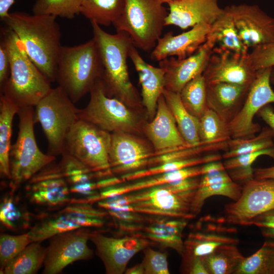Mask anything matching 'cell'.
<instances>
[{
	"label": "cell",
	"instance_id": "cell-4",
	"mask_svg": "<svg viewBox=\"0 0 274 274\" xmlns=\"http://www.w3.org/2000/svg\"><path fill=\"white\" fill-rule=\"evenodd\" d=\"M196 190L177 193L167 183L106 198L98 204L108 210L190 219L195 217L192 212V203Z\"/></svg>",
	"mask_w": 274,
	"mask_h": 274
},
{
	"label": "cell",
	"instance_id": "cell-56",
	"mask_svg": "<svg viewBox=\"0 0 274 274\" xmlns=\"http://www.w3.org/2000/svg\"><path fill=\"white\" fill-rule=\"evenodd\" d=\"M126 274H145L144 268L142 263L128 268L126 271Z\"/></svg>",
	"mask_w": 274,
	"mask_h": 274
},
{
	"label": "cell",
	"instance_id": "cell-7",
	"mask_svg": "<svg viewBox=\"0 0 274 274\" xmlns=\"http://www.w3.org/2000/svg\"><path fill=\"white\" fill-rule=\"evenodd\" d=\"M168 12L159 0H125L122 14L113 24L123 32L134 45L149 52L161 37Z\"/></svg>",
	"mask_w": 274,
	"mask_h": 274
},
{
	"label": "cell",
	"instance_id": "cell-34",
	"mask_svg": "<svg viewBox=\"0 0 274 274\" xmlns=\"http://www.w3.org/2000/svg\"><path fill=\"white\" fill-rule=\"evenodd\" d=\"M46 249L39 242H32L15 257L3 269L5 274H32L44 263Z\"/></svg>",
	"mask_w": 274,
	"mask_h": 274
},
{
	"label": "cell",
	"instance_id": "cell-2",
	"mask_svg": "<svg viewBox=\"0 0 274 274\" xmlns=\"http://www.w3.org/2000/svg\"><path fill=\"white\" fill-rule=\"evenodd\" d=\"M90 22L100 62L99 79L107 94L142 113V99L130 81L127 64L132 41L125 32L111 34L96 23Z\"/></svg>",
	"mask_w": 274,
	"mask_h": 274
},
{
	"label": "cell",
	"instance_id": "cell-14",
	"mask_svg": "<svg viewBox=\"0 0 274 274\" xmlns=\"http://www.w3.org/2000/svg\"><path fill=\"white\" fill-rule=\"evenodd\" d=\"M225 8L230 14L241 40L248 49L274 41V18L259 6L242 4Z\"/></svg>",
	"mask_w": 274,
	"mask_h": 274
},
{
	"label": "cell",
	"instance_id": "cell-46",
	"mask_svg": "<svg viewBox=\"0 0 274 274\" xmlns=\"http://www.w3.org/2000/svg\"><path fill=\"white\" fill-rule=\"evenodd\" d=\"M10 73V58L8 49L4 38L0 43V87L8 80Z\"/></svg>",
	"mask_w": 274,
	"mask_h": 274
},
{
	"label": "cell",
	"instance_id": "cell-13",
	"mask_svg": "<svg viewBox=\"0 0 274 274\" xmlns=\"http://www.w3.org/2000/svg\"><path fill=\"white\" fill-rule=\"evenodd\" d=\"M156 156L150 142L140 135L111 133L109 162L113 173L122 175L146 168L149 159Z\"/></svg>",
	"mask_w": 274,
	"mask_h": 274
},
{
	"label": "cell",
	"instance_id": "cell-57",
	"mask_svg": "<svg viewBox=\"0 0 274 274\" xmlns=\"http://www.w3.org/2000/svg\"><path fill=\"white\" fill-rule=\"evenodd\" d=\"M261 233L264 237L274 238V228H262Z\"/></svg>",
	"mask_w": 274,
	"mask_h": 274
},
{
	"label": "cell",
	"instance_id": "cell-12",
	"mask_svg": "<svg viewBox=\"0 0 274 274\" xmlns=\"http://www.w3.org/2000/svg\"><path fill=\"white\" fill-rule=\"evenodd\" d=\"M274 209V179L253 178L245 183L239 198L225 207V220L248 225L255 217Z\"/></svg>",
	"mask_w": 274,
	"mask_h": 274
},
{
	"label": "cell",
	"instance_id": "cell-23",
	"mask_svg": "<svg viewBox=\"0 0 274 274\" xmlns=\"http://www.w3.org/2000/svg\"><path fill=\"white\" fill-rule=\"evenodd\" d=\"M210 26L201 23L178 35L172 31L166 33L152 50L151 59L159 61L172 56L182 59L193 54L206 42Z\"/></svg>",
	"mask_w": 274,
	"mask_h": 274
},
{
	"label": "cell",
	"instance_id": "cell-38",
	"mask_svg": "<svg viewBox=\"0 0 274 274\" xmlns=\"http://www.w3.org/2000/svg\"><path fill=\"white\" fill-rule=\"evenodd\" d=\"M180 96L186 110L199 119L207 107L206 83L203 75L188 82L180 91Z\"/></svg>",
	"mask_w": 274,
	"mask_h": 274
},
{
	"label": "cell",
	"instance_id": "cell-37",
	"mask_svg": "<svg viewBox=\"0 0 274 274\" xmlns=\"http://www.w3.org/2000/svg\"><path fill=\"white\" fill-rule=\"evenodd\" d=\"M198 133L203 144L226 142L231 139L228 123L208 107L199 119Z\"/></svg>",
	"mask_w": 274,
	"mask_h": 274
},
{
	"label": "cell",
	"instance_id": "cell-51",
	"mask_svg": "<svg viewBox=\"0 0 274 274\" xmlns=\"http://www.w3.org/2000/svg\"><path fill=\"white\" fill-rule=\"evenodd\" d=\"M254 178L274 179V166L255 169L254 170Z\"/></svg>",
	"mask_w": 274,
	"mask_h": 274
},
{
	"label": "cell",
	"instance_id": "cell-52",
	"mask_svg": "<svg viewBox=\"0 0 274 274\" xmlns=\"http://www.w3.org/2000/svg\"><path fill=\"white\" fill-rule=\"evenodd\" d=\"M15 0H0V18L3 21L9 14V10Z\"/></svg>",
	"mask_w": 274,
	"mask_h": 274
},
{
	"label": "cell",
	"instance_id": "cell-27",
	"mask_svg": "<svg viewBox=\"0 0 274 274\" xmlns=\"http://www.w3.org/2000/svg\"><path fill=\"white\" fill-rule=\"evenodd\" d=\"M201 175L202 165L183 168L149 177L127 185L110 187L101 192L100 197L105 199Z\"/></svg>",
	"mask_w": 274,
	"mask_h": 274
},
{
	"label": "cell",
	"instance_id": "cell-19",
	"mask_svg": "<svg viewBox=\"0 0 274 274\" xmlns=\"http://www.w3.org/2000/svg\"><path fill=\"white\" fill-rule=\"evenodd\" d=\"M201 176L192 203V212L195 216L210 197L221 195L234 201L240 197L243 188L234 182L223 163L219 160L203 164Z\"/></svg>",
	"mask_w": 274,
	"mask_h": 274
},
{
	"label": "cell",
	"instance_id": "cell-31",
	"mask_svg": "<svg viewBox=\"0 0 274 274\" xmlns=\"http://www.w3.org/2000/svg\"><path fill=\"white\" fill-rule=\"evenodd\" d=\"M125 0H81L80 13L100 26L113 24L122 13Z\"/></svg>",
	"mask_w": 274,
	"mask_h": 274
},
{
	"label": "cell",
	"instance_id": "cell-59",
	"mask_svg": "<svg viewBox=\"0 0 274 274\" xmlns=\"http://www.w3.org/2000/svg\"><path fill=\"white\" fill-rule=\"evenodd\" d=\"M160 3H161L162 4H164V3H168L169 2H175V1H183V0H159Z\"/></svg>",
	"mask_w": 274,
	"mask_h": 274
},
{
	"label": "cell",
	"instance_id": "cell-53",
	"mask_svg": "<svg viewBox=\"0 0 274 274\" xmlns=\"http://www.w3.org/2000/svg\"><path fill=\"white\" fill-rule=\"evenodd\" d=\"M120 178H112L102 180L96 183L97 187H108L121 183Z\"/></svg>",
	"mask_w": 274,
	"mask_h": 274
},
{
	"label": "cell",
	"instance_id": "cell-26",
	"mask_svg": "<svg viewBox=\"0 0 274 274\" xmlns=\"http://www.w3.org/2000/svg\"><path fill=\"white\" fill-rule=\"evenodd\" d=\"M204 44L213 53L231 52L247 55L249 49L241 40L232 17L225 8L210 26Z\"/></svg>",
	"mask_w": 274,
	"mask_h": 274
},
{
	"label": "cell",
	"instance_id": "cell-16",
	"mask_svg": "<svg viewBox=\"0 0 274 274\" xmlns=\"http://www.w3.org/2000/svg\"><path fill=\"white\" fill-rule=\"evenodd\" d=\"M248 54L213 53L202 74L206 84L224 82L249 86L257 71L253 68Z\"/></svg>",
	"mask_w": 274,
	"mask_h": 274
},
{
	"label": "cell",
	"instance_id": "cell-8",
	"mask_svg": "<svg viewBox=\"0 0 274 274\" xmlns=\"http://www.w3.org/2000/svg\"><path fill=\"white\" fill-rule=\"evenodd\" d=\"M64 90L52 88L35 106L34 120L40 123L48 143V154L61 155L66 137L79 119L77 108Z\"/></svg>",
	"mask_w": 274,
	"mask_h": 274
},
{
	"label": "cell",
	"instance_id": "cell-49",
	"mask_svg": "<svg viewBox=\"0 0 274 274\" xmlns=\"http://www.w3.org/2000/svg\"><path fill=\"white\" fill-rule=\"evenodd\" d=\"M258 114L271 130L274 141V111L270 107L266 105L259 111Z\"/></svg>",
	"mask_w": 274,
	"mask_h": 274
},
{
	"label": "cell",
	"instance_id": "cell-36",
	"mask_svg": "<svg viewBox=\"0 0 274 274\" xmlns=\"http://www.w3.org/2000/svg\"><path fill=\"white\" fill-rule=\"evenodd\" d=\"M274 147L273 133L269 127H264L257 135L231 139L222 158L228 159L237 156Z\"/></svg>",
	"mask_w": 274,
	"mask_h": 274
},
{
	"label": "cell",
	"instance_id": "cell-40",
	"mask_svg": "<svg viewBox=\"0 0 274 274\" xmlns=\"http://www.w3.org/2000/svg\"><path fill=\"white\" fill-rule=\"evenodd\" d=\"M227 147L228 141L212 144L201 143L195 146L177 149L169 153L152 157L149 160L148 166L199 156L205 153H212L220 150L225 151Z\"/></svg>",
	"mask_w": 274,
	"mask_h": 274
},
{
	"label": "cell",
	"instance_id": "cell-3",
	"mask_svg": "<svg viewBox=\"0 0 274 274\" xmlns=\"http://www.w3.org/2000/svg\"><path fill=\"white\" fill-rule=\"evenodd\" d=\"M2 32L9 53L10 73L0 87L1 93L19 108L34 107L52 88L51 82L29 57L16 35L8 27Z\"/></svg>",
	"mask_w": 274,
	"mask_h": 274
},
{
	"label": "cell",
	"instance_id": "cell-47",
	"mask_svg": "<svg viewBox=\"0 0 274 274\" xmlns=\"http://www.w3.org/2000/svg\"><path fill=\"white\" fill-rule=\"evenodd\" d=\"M251 225L261 228H274V209L254 218L248 225Z\"/></svg>",
	"mask_w": 274,
	"mask_h": 274
},
{
	"label": "cell",
	"instance_id": "cell-54",
	"mask_svg": "<svg viewBox=\"0 0 274 274\" xmlns=\"http://www.w3.org/2000/svg\"><path fill=\"white\" fill-rule=\"evenodd\" d=\"M270 255V267L269 274H274V242H265Z\"/></svg>",
	"mask_w": 274,
	"mask_h": 274
},
{
	"label": "cell",
	"instance_id": "cell-55",
	"mask_svg": "<svg viewBox=\"0 0 274 274\" xmlns=\"http://www.w3.org/2000/svg\"><path fill=\"white\" fill-rule=\"evenodd\" d=\"M95 187H96V184L87 183L77 186H75V187L73 188V190L75 191H86L88 193V192L90 191V190H92Z\"/></svg>",
	"mask_w": 274,
	"mask_h": 274
},
{
	"label": "cell",
	"instance_id": "cell-44",
	"mask_svg": "<svg viewBox=\"0 0 274 274\" xmlns=\"http://www.w3.org/2000/svg\"><path fill=\"white\" fill-rule=\"evenodd\" d=\"M145 274H169L167 254L149 247L144 250L143 262Z\"/></svg>",
	"mask_w": 274,
	"mask_h": 274
},
{
	"label": "cell",
	"instance_id": "cell-11",
	"mask_svg": "<svg viewBox=\"0 0 274 274\" xmlns=\"http://www.w3.org/2000/svg\"><path fill=\"white\" fill-rule=\"evenodd\" d=\"M271 70L268 67L257 71L243 106L228 123L231 139L252 136L260 131V126L253 122V118L262 107L274 102Z\"/></svg>",
	"mask_w": 274,
	"mask_h": 274
},
{
	"label": "cell",
	"instance_id": "cell-43",
	"mask_svg": "<svg viewBox=\"0 0 274 274\" xmlns=\"http://www.w3.org/2000/svg\"><path fill=\"white\" fill-rule=\"evenodd\" d=\"M270 255L265 243L254 254L245 258L236 268L235 274H269Z\"/></svg>",
	"mask_w": 274,
	"mask_h": 274
},
{
	"label": "cell",
	"instance_id": "cell-39",
	"mask_svg": "<svg viewBox=\"0 0 274 274\" xmlns=\"http://www.w3.org/2000/svg\"><path fill=\"white\" fill-rule=\"evenodd\" d=\"M262 155H267L274 159V147L227 159L223 164L226 170L229 171L233 180L246 183L254 178L252 164L259 157Z\"/></svg>",
	"mask_w": 274,
	"mask_h": 274
},
{
	"label": "cell",
	"instance_id": "cell-17",
	"mask_svg": "<svg viewBox=\"0 0 274 274\" xmlns=\"http://www.w3.org/2000/svg\"><path fill=\"white\" fill-rule=\"evenodd\" d=\"M89 238L94 244L108 274L123 273L130 259L149 245L148 239L138 236L114 238L93 234H90Z\"/></svg>",
	"mask_w": 274,
	"mask_h": 274
},
{
	"label": "cell",
	"instance_id": "cell-33",
	"mask_svg": "<svg viewBox=\"0 0 274 274\" xmlns=\"http://www.w3.org/2000/svg\"><path fill=\"white\" fill-rule=\"evenodd\" d=\"M222 156L219 154H210L181 160L165 162L129 174L121 175V183L145 178L187 167L201 165L212 161L220 160Z\"/></svg>",
	"mask_w": 274,
	"mask_h": 274
},
{
	"label": "cell",
	"instance_id": "cell-32",
	"mask_svg": "<svg viewBox=\"0 0 274 274\" xmlns=\"http://www.w3.org/2000/svg\"><path fill=\"white\" fill-rule=\"evenodd\" d=\"M187 224L184 219L161 221L147 227L145 232L148 238L182 254L184 246L182 232Z\"/></svg>",
	"mask_w": 274,
	"mask_h": 274
},
{
	"label": "cell",
	"instance_id": "cell-6",
	"mask_svg": "<svg viewBox=\"0 0 274 274\" xmlns=\"http://www.w3.org/2000/svg\"><path fill=\"white\" fill-rule=\"evenodd\" d=\"M87 105L80 109L79 118L110 133L124 132L142 135L146 121L142 113L117 98L109 96L100 80L90 90Z\"/></svg>",
	"mask_w": 274,
	"mask_h": 274
},
{
	"label": "cell",
	"instance_id": "cell-50",
	"mask_svg": "<svg viewBox=\"0 0 274 274\" xmlns=\"http://www.w3.org/2000/svg\"><path fill=\"white\" fill-rule=\"evenodd\" d=\"M190 262L189 273L209 274L201 258H196Z\"/></svg>",
	"mask_w": 274,
	"mask_h": 274
},
{
	"label": "cell",
	"instance_id": "cell-45",
	"mask_svg": "<svg viewBox=\"0 0 274 274\" xmlns=\"http://www.w3.org/2000/svg\"><path fill=\"white\" fill-rule=\"evenodd\" d=\"M248 57L255 71L274 66V41L252 49Z\"/></svg>",
	"mask_w": 274,
	"mask_h": 274
},
{
	"label": "cell",
	"instance_id": "cell-41",
	"mask_svg": "<svg viewBox=\"0 0 274 274\" xmlns=\"http://www.w3.org/2000/svg\"><path fill=\"white\" fill-rule=\"evenodd\" d=\"M81 3V0H36L32 13L71 19L80 14Z\"/></svg>",
	"mask_w": 274,
	"mask_h": 274
},
{
	"label": "cell",
	"instance_id": "cell-30",
	"mask_svg": "<svg viewBox=\"0 0 274 274\" xmlns=\"http://www.w3.org/2000/svg\"><path fill=\"white\" fill-rule=\"evenodd\" d=\"M239 240L232 237L212 233H191L184 242V254L190 262L196 258L209 255L218 247L228 244L237 245Z\"/></svg>",
	"mask_w": 274,
	"mask_h": 274
},
{
	"label": "cell",
	"instance_id": "cell-28",
	"mask_svg": "<svg viewBox=\"0 0 274 274\" xmlns=\"http://www.w3.org/2000/svg\"><path fill=\"white\" fill-rule=\"evenodd\" d=\"M182 137L191 146L201 144L198 133L199 119L191 114L183 105L180 93L164 89L162 93Z\"/></svg>",
	"mask_w": 274,
	"mask_h": 274
},
{
	"label": "cell",
	"instance_id": "cell-35",
	"mask_svg": "<svg viewBox=\"0 0 274 274\" xmlns=\"http://www.w3.org/2000/svg\"><path fill=\"white\" fill-rule=\"evenodd\" d=\"M209 274L234 273L244 258L235 245H224L201 258Z\"/></svg>",
	"mask_w": 274,
	"mask_h": 274
},
{
	"label": "cell",
	"instance_id": "cell-58",
	"mask_svg": "<svg viewBox=\"0 0 274 274\" xmlns=\"http://www.w3.org/2000/svg\"><path fill=\"white\" fill-rule=\"evenodd\" d=\"M270 80L271 84L274 86V66L271 67Z\"/></svg>",
	"mask_w": 274,
	"mask_h": 274
},
{
	"label": "cell",
	"instance_id": "cell-22",
	"mask_svg": "<svg viewBox=\"0 0 274 274\" xmlns=\"http://www.w3.org/2000/svg\"><path fill=\"white\" fill-rule=\"evenodd\" d=\"M66 211V214L42 223L30 231L31 243L40 242L55 235L81 227H100L104 224L100 218L106 214L104 212L87 207L71 208Z\"/></svg>",
	"mask_w": 274,
	"mask_h": 274
},
{
	"label": "cell",
	"instance_id": "cell-24",
	"mask_svg": "<svg viewBox=\"0 0 274 274\" xmlns=\"http://www.w3.org/2000/svg\"><path fill=\"white\" fill-rule=\"evenodd\" d=\"M133 44L130 47L128 58L138 73L141 85V99L147 118L150 121L154 117L158 100L165 89L164 71L145 61Z\"/></svg>",
	"mask_w": 274,
	"mask_h": 274
},
{
	"label": "cell",
	"instance_id": "cell-20",
	"mask_svg": "<svg viewBox=\"0 0 274 274\" xmlns=\"http://www.w3.org/2000/svg\"><path fill=\"white\" fill-rule=\"evenodd\" d=\"M212 51L204 43L193 54L182 59L170 57L159 61L165 76V89L180 93L190 81L203 74Z\"/></svg>",
	"mask_w": 274,
	"mask_h": 274
},
{
	"label": "cell",
	"instance_id": "cell-18",
	"mask_svg": "<svg viewBox=\"0 0 274 274\" xmlns=\"http://www.w3.org/2000/svg\"><path fill=\"white\" fill-rule=\"evenodd\" d=\"M143 133L154 149L156 156L191 147L181 134L163 94L158 100L154 117L145 123Z\"/></svg>",
	"mask_w": 274,
	"mask_h": 274
},
{
	"label": "cell",
	"instance_id": "cell-48",
	"mask_svg": "<svg viewBox=\"0 0 274 274\" xmlns=\"http://www.w3.org/2000/svg\"><path fill=\"white\" fill-rule=\"evenodd\" d=\"M108 212L113 217L125 222H141L143 220L142 217L139 214V213L131 211L109 210Z\"/></svg>",
	"mask_w": 274,
	"mask_h": 274
},
{
	"label": "cell",
	"instance_id": "cell-1",
	"mask_svg": "<svg viewBox=\"0 0 274 274\" xmlns=\"http://www.w3.org/2000/svg\"><path fill=\"white\" fill-rule=\"evenodd\" d=\"M3 21L18 37L37 67L51 82L55 81L62 47L56 17L17 12L9 13Z\"/></svg>",
	"mask_w": 274,
	"mask_h": 274
},
{
	"label": "cell",
	"instance_id": "cell-5",
	"mask_svg": "<svg viewBox=\"0 0 274 274\" xmlns=\"http://www.w3.org/2000/svg\"><path fill=\"white\" fill-rule=\"evenodd\" d=\"M100 74L99 56L93 38L81 45L62 47L55 81L74 103L89 93Z\"/></svg>",
	"mask_w": 274,
	"mask_h": 274
},
{
	"label": "cell",
	"instance_id": "cell-21",
	"mask_svg": "<svg viewBox=\"0 0 274 274\" xmlns=\"http://www.w3.org/2000/svg\"><path fill=\"white\" fill-rule=\"evenodd\" d=\"M169 12L165 26L186 29L201 23L211 25L223 11L218 0H183L167 3Z\"/></svg>",
	"mask_w": 274,
	"mask_h": 274
},
{
	"label": "cell",
	"instance_id": "cell-42",
	"mask_svg": "<svg viewBox=\"0 0 274 274\" xmlns=\"http://www.w3.org/2000/svg\"><path fill=\"white\" fill-rule=\"evenodd\" d=\"M31 243L29 232L18 235L2 234L0 237V263L2 270Z\"/></svg>",
	"mask_w": 274,
	"mask_h": 274
},
{
	"label": "cell",
	"instance_id": "cell-29",
	"mask_svg": "<svg viewBox=\"0 0 274 274\" xmlns=\"http://www.w3.org/2000/svg\"><path fill=\"white\" fill-rule=\"evenodd\" d=\"M19 108L6 95H0V172L10 179L9 153L11 146L12 122Z\"/></svg>",
	"mask_w": 274,
	"mask_h": 274
},
{
	"label": "cell",
	"instance_id": "cell-25",
	"mask_svg": "<svg viewBox=\"0 0 274 274\" xmlns=\"http://www.w3.org/2000/svg\"><path fill=\"white\" fill-rule=\"evenodd\" d=\"M249 86L224 82L206 84L207 106L228 123L241 107Z\"/></svg>",
	"mask_w": 274,
	"mask_h": 274
},
{
	"label": "cell",
	"instance_id": "cell-9",
	"mask_svg": "<svg viewBox=\"0 0 274 274\" xmlns=\"http://www.w3.org/2000/svg\"><path fill=\"white\" fill-rule=\"evenodd\" d=\"M111 142V133L79 119L69 131L62 153L69 155L90 171L112 174L109 162Z\"/></svg>",
	"mask_w": 274,
	"mask_h": 274
},
{
	"label": "cell",
	"instance_id": "cell-10",
	"mask_svg": "<svg viewBox=\"0 0 274 274\" xmlns=\"http://www.w3.org/2000/svg\"><path fill=\"white\" fill-rule=\"evenodd\" d=\"M33 107L19 109V130L9 153L10 179L19 184L30 179L55 160V156L44 154L38 147L34 133Z\"/></svg>",
	"mask_w": 274,
	"mask_h": 274
},
{
	"label": "cell",
	"instance_id": "cell-15",
	"mask_svg": "<svg viewBox=\"0 0 274 274\" xmlns=\"http://www.w3.org/2000/svg\"><path fill=\"white\" fill-rule=\"evenodd\" d=\"M90 234L78 229L55 235L46 249L44 273L60 272L74 261L86 259L92 252L87 246Z\"/></svg>",
	"mask_w": 274,
	"mask_h": 274
}]
</instances>
